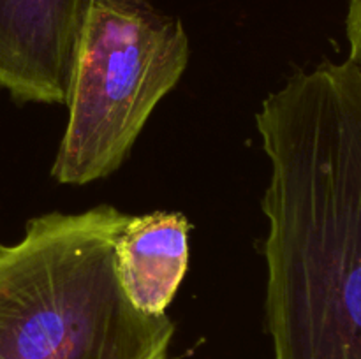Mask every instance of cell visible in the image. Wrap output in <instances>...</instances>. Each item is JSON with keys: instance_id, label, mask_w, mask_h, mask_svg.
Listing matches in <instances>:
<instances>
[{"instance_id": "8992f818", "label": "cell", "mask_w": 361, "mask_h": 359, "mask_svg": "<svg viewBox=\"0 0 361 359\" xmlns=\"http://www.w3.org/2000/svg\"><path fill=\"white\" fill-rule=\"evenodd\" d=\"M345 35L349 42V58L361 69V0H349L345 16Z\"/></svg>"}, {"instance_id": "5b68a950", "label": "cell", "mask_w": 361, "mask_h": 359, "mask_svg": "<svg viewBox=\"0 0 361 359\" xmlns=\"http://www.w3.org/2000/svg\"><path fill=\"white\" fill-rule=\"evenodd\" d=\"M190 222L178 211L130 217L116 239V275L141 312L162 315L189 266Z\"/></svg>"}, {"instance_id": "277c9868", "label": "cell", "mask_w": 361, "mask_h": 359, "mask_svg": "<svg viewBox=\"0 0 361 359\" xmlns=\"http://www.w3.org/2000/svg\"><path fill=\"white\" fill-rule=\"evenodd\" d=\"M88 0H0V87L21 102L67 104Z\"/></svg>"}, {"instance_id": "6da1fadb", "label": "cell", "mask_w": 361, "mask_h": 359, "mask_svg": "<svg viewBox=\"0 0 361 359\" xmlns=\"http://www.w3.org/2000/svg\"><path fill=\"white\" fill-rule=\"evenodd\" d=\"M256 125L270 160L274 359H361V69L324 60L296 70Z\"/></svg>"}, {"instance_id": "3957f363", "label": "cell", "mask_w": 361, "mask_h": 359, "mask_svg": "<svg viewBox=\"0 0 361 359\" xmlns=\"http://www.w3.org/2000/svg\"><path fill=\"white\" fill-rule=\"evenodd\" d=\"M187 62L189 39L178 18L143 0H88L53 178L87 185L115 172Z\"/></svg>"}, {"instance_id": "7a4b0ae2", "label": "cell", "mask_w": 361, "mask_h": 359, "mask_svg": "<svg viewBox=\"0 0 361 359\" xmlns=\"http://www.w3.org/2000/svg\"><path fill=\"white\" fill-rule=\"evenodd\" d=\"M129 215L115 206L32 218L0 245V359H166L175 324L141 312L116 275Z\"/></svg>"}]
</instances>
